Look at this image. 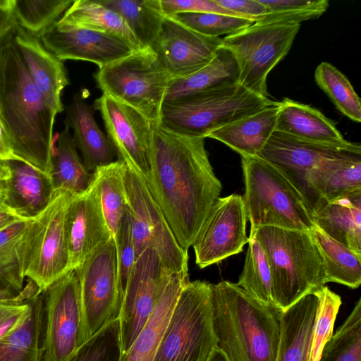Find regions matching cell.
<instances>
[{"label": "cell", "instance_id": "6da1fadb", "mask_svg": "<svg viewBox=\"0 0 361 361\" xmlns=\"http://www.w3.org/2000/svg\"><path fill=\"white\" fill-rule=\"evenodd\" d=\"M204 140L159 123L153 126L150 171L145 182L186 252L222 190Z\"/></svg>", "mask_w": 361, "mask_h": 361}, {"label": "cell", "instance_id": "7a4b0ae2", "mask_svg": "<svg viewBox=\"0 0 361 361\" xmlns=\"http://www.w3.org/2000/svg\"><path fill=\"white\" fill-rule=\"evenodd\" d=\"M13 32L0 41V121L15 155L51 176L56 114L31 78Z\"/></svg>", "mask_w": 361, "mask_h": 361}, {"label": "cell", "instance_id": "3957f363", "mask_svg": "<svg viewBox=\"0 0 361 361\" xmlns=\"http://www.w3.org/2000/svg\"><path fill=\"white\" fill-rule=\"evenodd\" d=\"M212 303L216 347L228 361H276L282 310L228 281L212 284Z\"/></svg>", "mask_w": 361, "mask_h": 361}, {"label": "cell", "instance_id": "277c9868", "mask_svg": "<svg viewBox=\"0 0 361 361\" xmlns=\"http://www.w3.org/2000/svg\"><path fill=\"white\" fill-rule=\"evenodd\" d=\"M250 235L267 255L273 302L281 310L325 286L323 259L309 231L262 226Z\"/></svg>", "mask_w": 361, "mask_h": 361}, {"label": "cell", "instance_id": "5b68a950", "mask_svg": "<svg viewBox=\"0 0 361 361\" xmlns=\"http://www.w3.org/2000/svg\"><path fill=\"white\" fill-rule=\"evenodd\" d=\"M240 157L250 231L262 226L310 231L313 216L295 188L258 155Z\"/></svg>", "mask_w": 361, "mask_h": 361}, {"label": "cell", "instance_id": "8992f818", "mask_svg": "<svg viewBox=\"0 0 361 361\" xmlns=\"http://www.w3.org/2000/svg\"><path fill=\"white\" fill-rule=\"evenodd\" d=\"M276 103L236 82L164 103L159 124L178 133L206 138L212 131Z\"/></svg>", "mask_w": 361, "mask_h": 361}, {"label": "cell", "instance_id": "52a82bcc", "mask_svg": "<svg viewBox=\"0 0 361 361\" xmlns=\"http://www.w3.org/2000/svg\"><path fill=\"white\" fill-rule=\"evenodd\" d=\"M216 348L212 283L189 281L178 298L153 361H208Z\"/></svg>", "mask_w": 361, "mask_h": 361}, {"label": "cell", "instance_id": "ba28073f", "mask_svg": "<svg viewBox=\"0 0 361 361\" xmlns=\"http://www.w3.org/2000/svg\"><path fill=\"white\" fill-rule=\"evenodd\" d=\"M73 193L54 190L47 207L30 219L22 243V267L39 294L72 270L66 233V212Z\"/></svg>", "mask_w": 361, "mask_h": 361}, {"label": "cell", "instance_id": "9c48e42d", "mask_svg": "<svg viewBox=\"0 0 361 361\" xmlns=\"http://www.w3.org/2000/svg\"><path fill=\"white\" fill-rule=\"evenodd\" d=\"M104 94L132 106L153 124L160 123L167 90L174 79L150 49L134 51L94 75Z\"/></svg>", "mask_w": 361, "mask_h": 361}, {"label": "cell", "instance_id": "30bf717a", "mask_svg": "<svg viewBox=\"0 0 361 361\" xmlns=\"http://www.w3.org/2000/svg\"><path fill=\"white\" fill-rule=\"evenodd\" d=\"M300 27L299 23H254L222 38V46L237 62L239 83L268 97V74L288 53Z\"/></svg>", "mask_w": 361, "mask_h": 361}, {"label": "cell", "instance_id": "8fae6325", "mask_svg": "<svg viewBox=\"0 0 361 361\" xmlns=\"http://www.w3.org/2000/svg\"><path fill=\"white\" fill-rule=\"evenodd\" d=\"M74 270L80 284L86 341L120 316L123 300L114 237L94 250Z\"/></svg>", "mask_w": 361, "mask_h": 361}, {"label": "cell", "instance_id": "7c38bea8", "mask_svg": "<svg viewBox=\"0 0 361 361\" xmlns=\"http://www.w3.org/2000/svg\"><path fill=\"white\" fill-rule=\"evenodd\" d=\"M42 361H70L85 342L79 281L70 270L42 293Z\"/></svg>", "mask_w": 361, "mask_h": 361}, {"label": "cell", "instance_id": "4fadbf2b", "mask_svg": "<svg viewBox=\"0 0 361 361\" xmlns=\"http://www.w3.org/2000/svg\"><path fill=\"white\" fill-rule=\"evenodd\" d=\"M125 184L137 259L151 247L169 271H188V252L177 242L145 180L127 168Z\"/></svg>", "mask_w": 361, "mask_h": 361}, {"label": "cell", "instance_id": "5bb4252c", "mask_svg": "<svg viewBox=\"0 0 361 361\" xmlns=\"http://www.w3.org/2000/svg\"><path fill=\"white\" fill-rule=\"evenodd\" d=\"M359 145L351 142L343 145L317 142L275 130L258 156L276 168L295 188L314 216L324 205L310 188V172L323 161Z\"/></svg>", "mask_w": 361, "mask_h": 361}, {"label": "cell", "instance_id": "9a60e30c", "mask_svg": "<svg viewBox=\"0 0 361 361\" xmlns=\"http://www.w3.org/2000/svg\"><path fill=\"white\" fill-rule=\"evenodd\" d=\"M106 135L118 160L147 180L151 165L153 124L132 106L108 94L97 99Z\"/></svg>", "mask_w": 361, "mask_h": 361}, {"label": "cell", "instance_id": "2e32d148", "mask_svg": "<svg viewBox=\"0 0 361 361\" xmlns=\"http://www.w3.org/2000/svg\"><path fill=\"white\" fill-rule=\"evenodd\" d=\"M247 216L243 196L219 197L209 211L192 245L200 268L243 251L248 243Z\"/></svg>", "mask_w": 361, "mask_h": 361}, {"label": "cell", "instance_id": "e0dca14e", "mask_svg": "<svg viewBox=\"0 0 361 361\" xmlns=\"http://www.w3.org/2000/svg\"><path fill=\"white\" fill-rule=\"evenodd\" d=\"M171 273L151 247L137 257L118 318L121 354L128 350L146 324Z\"/></svg>", "mask_w": 361, "mask_h": 361}, {"label": "cell", "instance_id": "ac0fdd59", "mask_svg": "<svg viewBox=\"0 0 361 361\" xmlns=\"http://www.w3.org/2000/svg\"><path fill=\"white\" fill-rule=\"evenodd\" d=\"M221 46L222 38L204 35L166 16L150 49L176 80L204 67Z\"/></svg>", "mask_w": 361, "mask_h": 361}, {"label": "cell", "instance_id": "d6986e66", "mask_svg": "<svg viewBox=\"0 0 361 361\" xmlns=\"http://www.w3.org/2000/svg\"><path fill=\"white\" fill-rule=\"evenodd\" d=\"M39 37L44 47L59 60L86 61L95 63L99 69L134 51L116 37L59 20L42 31Z\"/></svg>", "mask_w": 361, "mask_h": 361}, {"label": "cell", "instance_id": "ffe728a7", "mask_svg": "<svg viewBox=\"0 0 361 361\" xmlns=\"http://www.w3.org/2000/svg\"><path fill=\"white\" fill-rule=\"evenodd\" d=\"M66 224L71 269H75L94 250L113 237L102 212L93 175L85 191L73 195L67 209Z\"/></svg>", "mask_w": 361, "mask_h": 361}, {"label": "cell", "instance_id": "44dd1931", "mask_svg": "<svg viewBox=\"0 0 361 361\" xmlns=\"http://www.w3.org/2000/svg\"><path fill=\"white\" fill-rule=\"evenodd\" d=\"M1 202L20 219H32L54 191L51 176L21 159L0 160Z\"/></svg>", "mask_w": 361, "mask_h": 361}, {"label": "cell", "instance_id": "7402d4cb", "mask_svg": "<svg viewBox=\"0 0 361 361\" xmlns=\"http://www.w3.org/2000/svg\"><path fill=\"white\" fill-rule=\"evenodd\" d=\"M13 38L31 78L47 104L56 115L63 112L62 92L70 83L63 61L44 47L38 35L18 25Z\"/></svg>", "mask_w": 361, "mask_h": 361}, {"label": "cell", "instance_id": "603a6c76", "mask_svg": "<svg viewBox=\"0 0 361 361\" xmlns=\"http://www.w3.org/2000/svg\"><path fill=\"white\" fill-rule=\"evenodd\" d=\"M66 113L65 126L73 130V142L89 172L116 161V152L107 135L98 126L93 108L86 103L82 94L74 95Z\"/></svg>", "mask_w": 361, "mask_h": 361}, {"label": "cell", "instance_id": "cb8c5ba5", "mask_svg": "<svg viewBox=\"0 0 361 361\" xmlns=\"http://www.w3.org/2000/svg\"><path fill=\"white\" fill-rule=\"evenodd\" d=\"M189 281L188 271L170 274L153 312L119 361H153L178 298Z\"/></svg>", "mask_w": 361, "mask_h": 361}, {"label": "cell", "instance_id": "d4e9b609", "mask_svg": "<svg viewBox=\"0 0 361 361\" xmlns=\"http://www.w3.org/2000/svg\"><path fill=\"white\" fill-rule=\"evenodd\" d=\"M309 184L324 206L361 190V146L321 162L310 172Z\"/></svg>", "mask_w": 361, "mask_h": 361}, {"label": "cell", "instance_id": "484cf974", "mask_svg": "<svg viewBox=\"0 0 361 361\" xmlns=\"http://www.w3.org/2000/svg\"><path fill=\"white\" fill-rule=\"evenodd\" d=\"M279 102L231 122L207 137L219 140L240 156H256L276 130Z\"/></svg>", "mask_w": 361, "mask_h": 361}, {"label": "cell", "instance_id": "4316f807", "mask_svg": "<svg viewBox=\"0 0 361 361\" xmlns=\"http://www.w3.org/2000/svg\"><path fill=\"white\" fill-rule=\"evenodd\" d=\"M276 131L317 142L343 145L349 142L334 121L320 111L288 98L279 102Z\"/></svg>", "mask_w": 361, "mask_h": 361}, {"label": "cell", "instance_id": "83f0119b", "mask_svg": "<svg viewBox=\"0 0 361 361\" xmlns=\"http://www.w3.org/2000/svg\"><path fill=\"white\" fill-rule=\"evenodd\" d=\"M315 290L283 312L276 361H308L312 332L317 307Z\"/></svg>", "mask_w": 361, "mask_h": 361}, {"label": "cell", "instance_id": "f1b7e54d", "mask_svg": "<svg viewBox=\"0 0 361 361\" xmlns=\"http://www.w3.org/2000/svg\"><path fill=\"white\" fill-rule=\"evenodd\" d=\"M313 221L334 240L361 253V190L327 202Z\"/></svg>", "mask_w": 361, "mask_h": 361}, {"label": "cell", "instance_id": "f546056e", "mask_svg": "<svg viewBox=\"0 0 361 361\" xmlns=\"http://www.w3.org/2000/svg\"><path fill=\"white\" fill-rule=\"evenodd\" d=\"M30 310L23 322L0 339V361H42L44 302L42 294L29 298Z\"/></svg>", "mask_w": 361, "mask_h": 361}, {"label": "cell", "instance_id": "4dcf8cb0", "mask_svg": "<svg viewBox=\"0 0 361 361\" xmlns=\"http://www.w3.org/2000/svg\"><path fill=\"white\" fill-rule=\"evenodd\" d=\"M59 20L62 23L116 37L133 51L145 49L125 20L97 0L73 1Z\"/></svg>", "mask_w": 361, "mask_h": 361}, {"label": "cell", "instance_id": "1f68e13d", "mask_svg": "<svg viewBox=\"0 0 361 361\" xmlns=\"http://www.w3.org/2000/svg\"><path fill=\"white\" fill-rule=\"evenodd\" d=\"M238 81L237 62L233 54L221 46L204 67L188 77L173 80L167 90L164 103Z\"/></svg>", "mask_w": 361, "mask_h": 361}, {"label": "cell", "instance_id": "d6a6232c", "mask_svg": "<svg viewBox=\"0 0 361 361\" xmlns=\"http://www.w3.org/2000/svg\"><path fill=\"white\" fill-rule=\"evenodd\" d=\"M309 232L323 259L326 283L357 288L361 283V253L336 241L316 226Z\"/></svg>", "mask_w": 361, "mask_h": 361}, {"label": "cell", "instance_id": "836d02e7", "mask_svg": "<svg viewBox=\"0 0 361 361\" xmlns=\"http://www.w3.org/2000/svg\"><path fill=\"white\" fill-rule=\"evenodd\" d=\"M51 178L54 190H65L73 194L85 191L92 180V173L83 164L66 126L54 145Z\"/></svg>", "mask_w": 361, "mask_h": 361}, {"label": "cell", "instance_id": "e575fe53", "mask_svg": "<svg viewBox=\"0 0 361 361\" xmlns=\"http://www.w3.org/2000/svg\"><path fill=\"white\" fill-rule=\"evenodd\" d=\"M127 166L121 160L97 167L92 173L102 212L113 237L127 209L125 176Z\"/></svg>", "mask_w": 361, "mask_h": 361}, {"label": "cell", "instance_id": "d590c367", "mask_svg": "<svg viewBox=\"0 0 361 361\" xmlns=\"http://www.w3.org/2000/svg\"><path fill=\"white\" fill-rule=\"evenodd\" d=\"M119 14L145 48H151L165 18L159 0H97Z\"/></svg>", "mask_w": 361, "mask_h": 361}, {"label": "cell", "instance_id": "8d00e7d4", "mask_svg": "<svg viewBox=\"0 0 361 361\" xmlns=\"http://www.w3.org/2000/svg\"><path fill=\"white\" fill-rule=\"evenodd\" d=\"M247 243L243 269L236 284L257 300L274 304L271 273L267 255L254 235H249Z\"/></svg>", "mask_w": 361, "mask_h": 361}, {"label": "cell", "instance_id": "74e56055", "mask_svg": "<svg viewBox=\"0 0 361 361\" xmlns=\"http://www.w3.org/2000/svg\"><path fill=\"white\" fill-rule=\"evenodd\" d=\"M29 221L20 219L0 230V280L18 292L24 288L22 243Z\"/></svg>", "mask_w": 361, "mask_h": 361}, {"label": "cell", "instance_id": "f35d334b", "mask_svg": "<svg viewBox=\"0 0 361 361\" xmlns=\"http://www.w3.org/2000/svg\"><path fill=\"white\" fill-rule=\"evenodd\" d=\"M314 79L341 113L355 122L361 121L360 99L343 73L332 64L322 62L315 70Z\"/></svg>", "mask_w": 361, "mask_h": 361}, {"label": "cell", "instance_id": "ab89813d", "mask_svg": "<svg viewBox=\"0 0 361 361\" xmlns=\"http://www.w3.org/2000/svg\"><path fill=\"white\" fill-rule=\"evenodd\" d=\"M319 361H361V299L326 343Z\"/></svg>", "mask_w": 361, "mask_h": 361}, {"label": "cell", "instance_id": "60d3db41", "mask_svg": "<svg viewBox=\"0 0 361 361\" xmlns=\"http://www.w3.org/2000/svg\"><path fill=\"white\" fill-rule=\"evenodd\" d=\"M72 0H15L17 25L36 35L59 20Z\"/></svg>", "mask_w": 361, "mask_h": 361}, {"label": "cell", "instance_id": "b9f144b4", "mask_svg": "<svg viewBox=\"0 0 361 361\" xmlns=\"http://www.w3.org/2000/svg\"><path fill=\"white\" fill-rule=\"evenodd\" d=\"M317 307L312 332L308 361H319L323 348L333 336L334 326L341 305V297L326 286L315 290Z\"/></svg>", "mask_w": 361, "mask_h": 361}, {"label": "cell", "instance_id": "7bdbcfd3", "mask_svg": "<svg viewBox=\"0 0 361 361\" xmlns=\"http://www.w3.org/2000/svg\"><path fill=\"white\" fill-rule=\"evenodd\" d=\"M267 13L255 23H299L321 16L328 8V0H259Z\"/></svg>", "mask_w": 361, "mask_h": 361}, {"label": "cell", "instance_id": "ee69618b", "mask_svg": "<svg viewBox=\"0 0 361 361\" xmlns=\"http://www.w3.org/2000/svg\"><path fill=\"white\" fill-rule=\"evenodd\" d=\"M168 17L200 34L213 37L231 35L255 23L245 18L209 13H178Z\"/></svg>", "mask_w": 361, "mask_h": 361}, {"label": "cell", "instance_id": "f6af8a7d", "mask_svg": "<svg viewBox=\"0 0 361 361\" xmlns=\"http://www.w3.org/2000/svg\"><path fill=\"white\" fill-rule=\"evenodd\" d=\"M121 353L117 319L87 340L70 361H119Z\"/></svg>", "mask_w": 361, "mask_h": 361}, {"label": "cell", "instance_id": "bcb514c9", "mask_svg": "<svg viewBox=\"0 0 361 361\" xmlns=\"http://www.w3.org/2000/svg\"><path fill=\"white\" fill-rule=\"evenodd\" d=\"M114 238L116 247L118 279L123 300L129 278L137 260L128 206Z\"/></svg>", "mask_w": 361, "mask_h": 361}, {"label": "cell", "instance_id": "7dc6e473", "mask_svg": "<svg viewBox=\"0 0 361 361\" xmlns=\"http://www.w3.org/2000/svg\"><path fill=\"white\" fill-rule=\"evenodd\" d=\"M159 2L165 16L186 13H209L239 17L224 8L215 0H159Z\"/></svg>", "mask_w": 361, "mask_h": 361}, {"label": "cell", "instance_id": "c3c4849f", "mask_svg": "<svg viewBox=\"0 0 361 361\" xmlns=\"http://www.w3.org/2000/svg\"><path fill=\"white\" fill-rule=\"evenodd\" d=\"M29 298L0 302V339L16 328L25 318L30 307Z\"/></svg>", "mask_w": 361, "mask_h": 361}, {"label": "cell", "instance_id": "681fc988", "mask_svg": "<svg viewBox=\"0 0 361 361\" xmlns=\"http://www.w3.org/2000/svg\"><path fill=\"white\" fill-rule=\"evenodd\" d=\"M224 8L239 17L248 18L255 22L265 16L267 7L259 0H215Z\"/></svg>", "mask_w": 361, "mask_h": 361}, {"label": "cell", "instance_id": "f907efd6", "mask_svg": "<svg viewBox=\"0 0 361 361\" xmlns=\"http://www.w3.org/2000/svg\"><path fill=\"white\" fill-rule=\"evenodd\" d=\"M14 4L15 0H0V41L13 33L17 26Z\"/></svg>", "mask_w": 361, "mask_h": 361}, {"label": "cell", "instance_id": "816d5d0a", "mask_svg": "<svg viewBox=\"0 0 361 361\" xmlns=\"http://www.w3.org/2000/svg\"><path fill=\"white\" fill-rule=\"evenodd\" d=\"M36 293H37V288L32 282L22 291L18 292L0 280V302L24 300Z\"/></svg>", "mask_w": 361, "mask_h": 361}, {"label": "cell", "instance_id": "f5cc1de1", "mask_svg": "<svg viewBox=\"0 0 361 361\" xmlns=\"http://www.w3.org/2000/svg\"><path fill=\"white\" fill-rule=\"evenodd\" d=\"M0 159L1 160L20 159L15 155L8 134L0 121ZM22 160V159H21Z\"/></svg>", "mask_w": 361, "mask_h": 361}, {"label": "cell", "instance_id": "db71d44e", "mask_svg": "<svg viewBox=\"0 0 361 361\" xmlns=\"http://www.w3.org/2000/svg\"><path fill=\"white\" fill-rule=\"evenodd\" d=\"M18 219H20L0 202V230Z\"/></svg>", "mask_w": 361, "mask_h": 361}, {"label": "cell", "instance_id": "11a10c76", "mask_svg": "<svg viewBox=\"0 0 361 361\" xmlns=\"http://www.w3.org/2000/svg\"><path fill=\"white\" fill-rule=\"evenodd\" d=\"M208 361H228L222 351L217 347L213 351Z\"/></svg>", "mask_w": 361, "mask_h": 361}, {"label": "cell", "instance_id": "9f6ffc18", "mask_svg": "<svg viewBox=\"0 0 361 361\" xmlns=\"http://www.w3.org/2000/svg\"><path fill=\"white\" fill-rule=\"evenodd\" d=\"M0 202H1V179L0 176Z\"/></svg>", "mask_w": 361, "mask_h": 361}, {"label": "cell", "instance_id": "6f0895ef", "mask_svg": "<svg viewBox=\"0 0 361 361\" xmlns=\"http://www.w3.org/2000/svg\"><path fill=\"white\" fill-rule=\"evenodd\" d=\"M0 160H1V159H0Z\"/></svg>", "mask_w": 361, "mask_h": 361}]
</instances>
